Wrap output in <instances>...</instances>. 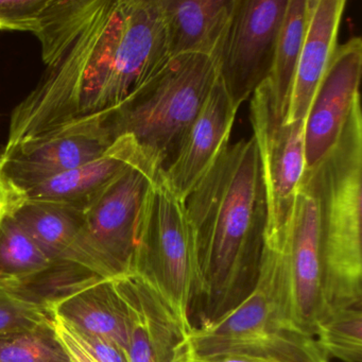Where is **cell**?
I'll list each match as a JSON object with an SVG mask.
<instances>
[{
    "mask_svg": "<svg viewBox=\"0 0 362 362\" xmlns=\"http://www.w3.org/2000/svg\"><path fill=\"white\" fill-rule=\"evenodd\" d=\"M52 311L78 332L115 343L126 351L129 319L113 279H100L54 303Z\"/></svg>",
    "mask_w": 362,
    "mask_h": 362,
    "instance_id": "cell-19",
    "label": "cell"
},
{
    "mask_svg": "<svg viewBox=\"0 0 362 362\" xmlns=\"http://www.w3.org/2000/svg\"><path fill=\"white\" fill-rule=\"evenodd\" d=\"M23 200L22 192L12 186L0 173V224Z\"/></svg>",
    "mask_w": 362,
    "mask_h": 362,
    "instance_id": "cell-29",
    "label": "cell"
},
{
    "mask_svg": "<svg viewBox=\"0 0 362 362\" xmlns=\"http://www.w3.org/2000/svg\"><path fill=\"white\" fill-rule=\"evenodd\" d=\"M362 41L351 37L337 46L305 120L306 169L321 160L338 141L349 112L360 97Z\"/></svg>",
    "mask_w": 362,
    "mask_h": 362,
    "instance_id": "cell-13",
    "label": "cell"
},
{
    "mask_svg": "<svg viewBox=\"0 0 362 362\" xmlns=\"http://www.w3.org/2000/svg\"><path fill=\"white\" fill-rule=\"evenodd\" d=\"M239 109L219 77L207 95L173 164L162 173L169 189L184 201L230 145Z\"/></svg>",
    "mask_w": 362,
    "mask_h": 362,
    "instance_id": "cell-14",
    "label": "cell"
},
{
    "mask_svg": "<svg viewBox=\"0 0 362 362\" xmlns=\"http://www.w3.org/2000/svg\"><path fill=\"white\" fill-rule=\"evenodd\" d=\"M190 362H268L255 358L245 357V356L230 355V354H216V355L192 356Z\"/></svg>",
    "mask_w": 362,
    "mask_h": 362,
    "instance_id": "cell-30",
    "label": "cell"
},
{
    "mask_svg": "<svg viewBox=\"0 0 362 362\" xmlns=\"http://www.w3.org/2000/svg\"><path fill=\"white\" fill-rule=\"evenodd\" d=\"M131 274L154 290L184 326L197 293L194 230L184 201L173 194L162 173L152 183L137 226Z\"/></svg>",
    "mask_w": 362,
    "mask_h": 362,
    "instance_id": "cell-5",
    "label": "cell"
},
{
    "mask_svg": "<svg viewBox=\"0 0 362 362\" xmlns=\"http://www.w3.org/2000/svg\"><path fill=\"white\" fill-rule=\"evenodd\" d=\"M52 309L0 288V336L52 326Z\"/></svg>",
    "mask_w": 362,
    "mask_h": 362,
    "instance_id": "cell-25",
    "label": "cell"
},
{
    "mask_svg": "<svg viewBox=\"0 0 362 362\" xmlns=\"http://www.w3.org/2000/svg\"><path fill=\"white\" fill-rule=\"evenodd\" d=\"M309 0H288L268 78L275 105L284 122L287 118L294 78L308 23Z\"/></svg>",
    "mask_w": 362,
    "mask_h": 362,
    "instance_id": "cell-20",
    "label": "cell"
},
{
    "mask_svg": "<svg viewBox=\"0 0 362 362\" xmlns=\"http://www.w3.org/2000/svg\"><path fill=\"white\" fill-rule=\"evenodd\" d=\"M169 57L197 54L217 60L236 0H160Z\"/></svg>",
    "mask_w": 362,
    "mask_h": 362,
    "instance_id": "cell-18",
    "label": "cell"
},
{
    "mask_svg": "<svg viewBox=\"0 0 362 362\" xmlns=\"http://www.w3.org/2000/svg\"><path fill=\"white\" fill-rule=\"evenodd\" d=\"M143 154L132 137L122 136L97 160L20 192L26 201L54 203L83 211L118 175Z\"/></svg>",
    "mask_w": 362,
    "mask_h": 362,
    "instance_id": "cell-17",
    "label": "cell"
},
{
    "mask_svg": "<svg viewBox=\"0 0 362 362\" xmlns=\"http://www.w3.org/2000/svg\"><path fill=\"white\" fill-rule=\"evenodd\" d=\"M37 37L46 71L1 153L113 111L170 58L160 0H50Z\"/></svg>",
    "mask_w": 362,
    "mask_h": 362,
    "instance_id": "cell-1",
    "label": "cell"
},
{
    "mask_svg": "<svg viewBox=\"0 0 362 362\" xmlns=\"http://www.w3.org/2000/svg\"><path fill=\"white\" fill-rule=\"evenodd\" d=\"M101 279L90 269L65 260H52L45 269L4 289L18 298L52 309V305Z\"/></svg>",
    "mask_w": 362,
    "mask_h": 362,
    "instance_id": "cell-21",
    "label": "cell"
},
{
    "mask_svg": "<svg viewBox=\"0 0 362 362\" xmlns=\"http://www.w3.org/2000/svg\"><path fill=\"white\" fill-rule=\"evenodd\" d=\"M113 281L128 313L129 362H190V329L163 298L135 275Z\"/></svg>",
    "mask_w": 362,
    "mask_h": 362,
    "instance_id": "cell-12",
    "label": "cell"
},
{
    "mask_svg": "<svg viewBox=\"0 0 362 362\" xmlns=\"http://www.w3.org/2000/svg\"><path fill=\"white\" fill-rule=\"evenodd\" d=\"M262 262L276 285L288 321L303 334L315 336L324 315L323 270L317 204L304 186H300L281 240L264 245Z\"/></svg>",
    "mask_w": 362,
    "mask_h": 362,
    "instance_id": "cell-7",
    "label": "cell"
},
{
    "mask_svg": "<svg viewBox=\"0 0 362 362\" xmlns=\"http://www.w3.org/2000/svg\"><path fill=\"white\" fill-rule=\"evenodd\" d=\"M50 0H0V30L41 33Z\"/></svg>",
    "mask_w": 362,
    "mask_h": 362,
    "instance_id": "cell-26",
    "label": "cell"
},
{
    "mask_svg": "<svg viewBox=\"0 0 362 362\" xmlns=\"http://www.w3.org/2000/svg\"><path fill=\"white\" fill-rule=\"evenodd\" d=\"M66 357L52 326L0 336V362H59Z\"/></svg>",
    "mask_w": 362,
    "mask_h": 362,
    "instance_id": "cell-24",
    "label": "cell"
},
{
    "mask_svg": "<svg viewBox=\"0 0 362 362\" xmlns=\"http://www.w3.org/2000/svg\"><path fill=\"white\" fill-rule=\"evenodd\" d=\"M160 173L143 154L84 209L86 238L107 279L131 274L141 209Z\"/></svg>",
    "mask_w": 362,
    "mask_h": 362,
    "instance_id": "cell-9",
    "label": "cell"
},
{
    "mask_svg": "<svg viewBox=\"0 0 362 362\" xmlns=\"http://www.w3.org/2000/svg\"><path fill=\"white\" fill-rule=\"evenodd\" d=\"M192 356H245L268 362H329L313 337L286 319L271 286L259 277L252 293L217 321L192 327Z\"/></svg>",
    "mask_w": 362,
    "mask_h": 362,
    "instance_id": "cell-6",
    "label": "cell"
},
{
    "mask_svg": "<svg viewBox=\"0 0 362 362\" xmlns=\"http://www.w3.org/2000/svg\"><path fill=\"white\" fill-rule=\"evenodd\" d=\"M10 215L52 262H76L105 279L88 245L83 211L54 203L23 200Z\"/></svg>",
    "mask_w": 362,
    "mask_h": 362,
    "instance_id": "cell-16",
    "label": "cell"
},
{
    "mask_svg": "<svg viewBox=\"0 0 362 362\" xmlns=\"http://www.w3.org/2000/svg\"><path fill=\"white\" fill-rule=\"evenodd\" d=\"M73 330L77 334L78 338L80 339L82 344L88 349L90 355L97 361L129 362L126 351L116 345L115 343L110 342V341L105 340V339L99 338V337L93 336V334L78 332V330L74 329V328Z\"/></svg>",
    "mask_w": 362,
    "mask_h": 362,
    "instance_id": "cell-28",
    "label": "cell"
},
{
    "mask_svg": "<svg viewBox=\"0 0 362 362\" xmlns=\"http://www.w3.org/2000/svg\"><path fill=\"white\" fill-rule=\"evenodd\" d=\"M345 0H309L308 23L286 124L305 120L336 50Z\"/></svg>",
    "mask_w": 362,
    "mask_h": 362,
    "instance_id": "cell-15",
    "label": "cell"
},
{
    "mask_svg": "<svg viewBox=\"0 0 362 362\" xmlns=\"http://www.w3.org/2000/svg\"><path fill=\"white\" fill-rule=\"evenodd\" d=\"M305 120L284 122L268 80L252 94L250 122L266 194L264 243L281 240L306 170Z\"/></svg>",
    "mask_w": 362,
    "mask_h": 362,
    "instance_id": "cell-8",
    "label": "cell"
},
{
    "mask_svg": "<svg viewBox=\"0 0 362 362\" xmlns=\"http://www.w3.org/2000/svg\"><path fill=\"white\" fill-rule=\"evenodd\" d=\"M315 339L328 358L362 361V307L328 311L317 323Z\"/></svg>",
    "mask_w": 362,
    "mask_h": 362,
    "instance_id": "cell-23",
    "label": "cell"
},
{
    "mask_svg": "<svg viewBox=\"0 0 362 362\" xmlns=\"http://www.w3.org/2000/svg\"><path fill=\"white\" fill-rule=\"evenodd\" d=\"M113 143L98 124H73L0 153V173L24 189L97 160Z\"/></svg>",
    "mask_w": 362,
    "mask_h": 362,
    "instance_id": "cell-11",
    "label": "cell"
},
{
    "mask_svg": "<svg viewBox=\"0 0 362 362\" xmlns=\"http://www.w3.org/2000/svg\"><path fill=\"white\" fill-rule=\"evenodd\" d=\"M287 5L288 0H236L216 62L237 109L270 76Z\"/></svg>",
    "mask_w": 362,
    "mask_h": 362,
    "instance_id": "cell-10",
    "label": "cell"
},
{
    "mask_svg": "<svg viewBox=\"0 0 362 362\" xmlns=\"http://www.w3.org/2000/svg\"><path fill=\"white\" fill-rule=\"evenodd\" d=\"M184 205L196 245L194 304L199 326L207 325L245 300L259 277L267 209L253 136L228 145Z\"/></svg>",
    "mask_w": 362,
    "mask_h": 362,
    "instance_id": "cell-2",
    "label": "cell"
},
{
    "mask_svg": "<svg viewBox=\"0 0 362 362\" xmlns=\"http://www.w3.org/2000/svg\"><path fill=\"white\" fill-rule=\"evenodd\" d=\"M315 199L323 270L324 315L362 307V112L356 99L334 147L305 170Z\"/></svg>",
    "mask_w": 362,
    "mask_h": 362,
    "instance_id": "cell-3",
    "label": "cell"
},
{
    "mask_svg": "<svg viewBox=\"0 0 362 362\" xmlns=\"http://www.w3.org/2000/svg\"><path fill=\"white\" fill-rule=\"evenodd\" d=\"M59 362H73V361H71V360L69 359V356H67V357L65 358V359L61 360V361H59Z\"/></svg>",
    "mask_w": 362,
    "mask_h": 362,
    "instance_id": "cell-31",
    "label": "cell"
},
{
    "mask_svg": "<svg viewBox=\"0 0 362 362\" xmlns=\"http://www.w3.org/2000/svg\"><path fill=\"white\" fill-rule=\"evenodd\" d=\"M52 332L59 344L64 349L73 362H98L88 349L82 344L73 328L60 317L54 315L52 321Z\"/></svg>",
    "mask_w": 362,
    "mask_h": 362,
    "instance_id": "cell-27",
    "label": "cell"
},
{
    "mask_svg": "<svg viewBox=\"0 0 362 362\" xmlns=\"http://www.w3.org/2000/svg\"><path fill=\"white\" fill-rule=\"evenodd\" d=\"M217 78L211 57H170L119 107L86 122L98 124L112 141L132 137L163 173L177 158Z\"/></svg>",
    "mask_w": 362,
    "mask_h": 362,
    "instance_id": "cell-4",
    "label": "cell"
},
{
    "mask_svg": "<svg viewBox=\"0 0 362 362\" xmlns=\"http://www.w3.org/2000/svg\"><path fill=\"white\" fill-rule=\"evenodd\" d=\"M50 262L30 235L8 215L0 224V288L40 272Z\"/></svg>",
    "mask_w": 362,
    "mask_h": 362,
    "instance_id": "cell-22",
    "label": "cell"
}]
</instances>
